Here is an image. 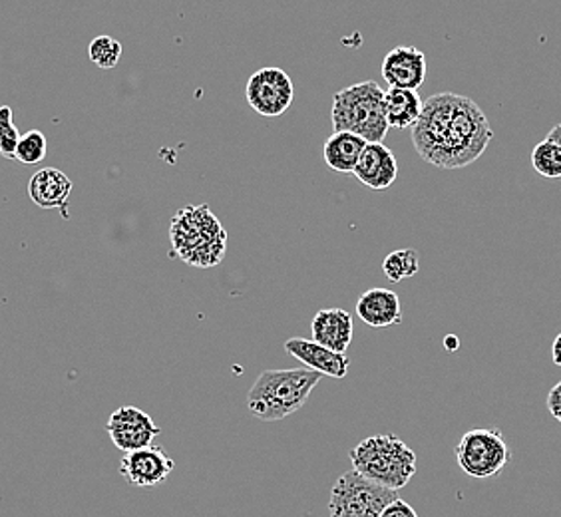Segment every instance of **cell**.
<instances>
[{
  "label": "cell",
  "mask_w": 561,
  "mask_h": 517,
  "mask_svg": "<svg viewBox=\"0 0 561 517\" xmlns=\"http://www.w3.org/2000/svg\"><path fill=\"white\" fill-rule=\"evenodd\" d=\"M494 140V129L472 97L440 92L424 100L412 126V143L422 162L440 170H462L474 163Z\"/></svg>",
  "instance_id": "obj_1"
},
{
  "label": "cell",
  "mask_w": 561,
  "mask_h": 517,
  "mask_svg": "<svg viewBox=\"0 0 561 517\" xmlns=\"http://www.w3.org/2000/svg\"><path fill=\"white\" fill-rule=\"evenodd\" d=\"M321 380L323 375L309 368L263 370L249 390V412L260 421H285L307 404Z\"/></svg>",
  "instance_id": "obj_2"
},
{
  "label": "cell",
  "mask_w": 561,
  "mask_h": 517,
  "mask_svg": "<svg viewBox=\"0 0 561 517\" xmlns=\"http://www.w3.org/2000/svg\"><path fill=\"white\" fill-rule=\"evenodd\" d=\"M173 255L192 267L209 269L226 257L227 233L209 205L180 209L170 226Z\"/></svg>",
  "instance_id": "obj_3"
},
{
  "label": "cell",
  "mask_w": 561,
  "mask_h": 517,
  "mask_svg": "<svg viewBox=\"0 0 561 517\" xmlns=\"http://www.w3.org/2000/svg\"><path fill=\"white\" fill-rule=\"evenodd\" d=\"M356 474L392 492L409 485L416 474V453L394 434L368 436L351 450Z\"/></svg>",
  "instance_id": "obj_4"
},
{
  "label": "cell",
  "mask_w": 561,
  "mask_h": 517,
  "mask_svg": "<svg viewBox=\"0 0 561 517\" xmlns=\"http://www.w3.org/2000/svg\"><path fill=\"white\" fill-rule=\"evenodd\" d=\"M333 131L355 134L367 143H382L389 134L385 116V92L375 80L343 88L333 96Z\"/></svg>",
  "instance_id": "obj_5"
},
{
  "label": "cell",
  "mask_w": 561,
  "mask_h": 517,
  "mask_svg": "<svg viewBox=\"0 0 561 517\" xmlns=\"http://www.w3.org/2000/svg\"><path fill=\"white\" fill-rule=\"evenodd\" d=\"M397 497V492L351 470L333 485L329 496V514L331 517H380L382 509Z\"/></svg>",
  "instance_id": "obj_6"
},
{
  "label": "cell",
  "mask_w": 561,
  "mask_h": 517,
  "mask_svg": "<svg viewBox=\"0 0 561 517\" xmlns=\"http://www.w3.org/2000/svg\"><path fill=\"white\" fill-rule=\"evenodd\" d=\"M456 462L470 478L486 480L502 474L512 460L504 434L497 428H478L466 432L456 446Z\"/></svg>",
  "instance_id": "obj_7"
},
{
  "label": "cell",
  "mask_w": 561,
  "mask_h": 517,
  "mask_svg": "<svg viewBox=\"0 0 561 517\" xmlns=\"http://www.w3.org/2000/svg\"><path fill=\"white\" fill-rule=\"evenodd\" d=\"M245 97L249 106L263 118H279L291 108L295 87L285 70L270 66L249 78Z\"/></svg>",
  "instance_id": "obj_8"
},
{
  "label": "cell",
  "mask_w": 561,
  "mask_h": 517,
  "mask_svg": "<svg viewBox=\"0 0 561 517\" xmlns=\"http://www.w3.org/2000/svg\"><path fill=\"white\" fill-rule=\"evenodd\" d=\"M106 430L112 444L124 453L148 448L162 434V428L150 414L138 406H119L114 410L106 422Z\"/></svg>",
  "instance_id": "obj_9"
},
{
  "label": "cell",
  "mask_w": 561,
  "mask_h": 517,
  "mask_svg": "<svg viewBox=\"0 0 561 517\" xmlns=\"http://www.w3.org/2000/svg\"><path fill=\"white\" fill-rule=\"evenodd\" d=\"M175 470V462L162 446L151 444L136 452H128L119 460V474L134 487H156L163 484Z\"/></svg>",
  "instance_id": "obj_10"
},
{
  "label": "cell",
  "mask_w": 561,
  "mask_h": 517,
  "mask_svg": "<svg viewBox=\"0 0 561 517\" xmlns=\"http://www.w3.org/2000/svg\"><path fill=\"white\" fill-rule=\"evenodd\" d=\"M382 78L390 88L419 92L426 80V56L414 46H397L385 56Z\"/></svg>",
  "instance_id": "obj_11"
},
{
  "label": "cell",
  "mask_w": 561,
  "mask_h": 517,
  "mask_svg": "<svg viewBox=\"0 0 561 517\" xmlns=\"http://www.w3.org/2000/svg\"><path fill=\"white\" fill-rule=\"evenodd\" d=\"M353 175L368 189H389L399 177L397 156L385 143H367Z\"/></svg>",
  "instance_id": "obj_12"
},
{
  "label": "cell",
  "mask_w": 561,
  "mask_h": 517,
  "mask_svg": "<svg viewBox=\"0 0 561 517\" xmlns=\"http://www.w3.org/2000/svg\"><path fill=\"white\" fill-rule=\"evenodd\" d=\"M285 351L295 356L309 370H314L323 377L345 378L351 367V358L343 353H335L327 346L314 343L313 338L293 336L285 343Z\"/></svg>",
  "instance_id": "obj_13"
},
{
  "label": "cell",
  "mask_w": 561,
  "mask_h": 517,
  "mask_svg": "<svg viewBox=\"0 0 561 517\" xmlns=\"http://www.w3.org/2000/svg\"><path fill=\"white\" fill-rule=\"evenodd\" d=\"M356 314L370 329H389L402 323L399 295L390 289L375 287L363 292L356 301Z\"/></svg>",
  "instance_id": "obj_14"
},
{
  "label": "cell",
  "mask_w": 561,
  "mask_h": 517,
  "mask_svg": "<svg viewBox=\"0 0 561 517\" xmlns=\"http://www.w3.org/2000/svg\"><path fill=\"white\" fill-rule=\"evenodd\" d=\"M353 317L345 309H321L311 321L314 343L346 355L353 343Z\"/></svg>",
  "instance_id": "obj_15"
},
{
  "label": "cell",
  "mask_w": 561,
  "mask_h": 517,
  "mask_svg": "<svg viewBox=\"0 0 561 517\" xmlns=\"http://www.w3.org/2000/svg\"><path fill=\"white\" fill-rule=\"evenodd\" d=\"M72 194V182L65 172L56 168H44L34 173L28 182V195L34 205L43 209H60L62 216L68 219V199Z\"/></svg>",
  "instance_id": "obj_16"
},
{
  "label": "cell",
  "mask_w": 561,
  "mask_h": 517,
  "mask_svg": "<svg viewBox=\"0 0 561 517\" xmlns=\"http://www.w3.org/2000/svg\"><path fill=\"white\" fill-rule=\"evenodd\" d=\"M365 148H367V141L355 134L333 131V136L324 141V163L333 172L353 173Z\"/></svg>",
  "instance_id": "obj_17"
},
{
  "label": "cell",
  "mask_w": 561,
  "mask_h": 517,
  "mask_svg": "<svg viewBox=\"0 0 561 517\" xmlns=\"http://www.w3.org/2000/svg\"><path fill=\"white\" fill-rule=\"evenodd\" d=\"M422 108L424 100L419 96L416 90L389 88L385 92V116L389 122V128L412 129L421 118Z\"/></svg>",
  "instance_id": "obj_18"
},
{
  "label": "cell",
  "mask_w": 561,
  "mask_h": 517,
  "mask_svg": "<svg viewBox=\"0 0 561 517\" xmlns=\"http://www.w3.org/2000/svg\"><path fill=\"white\" fill-rule=\"evenodd\" d=\"M382 271H385L387 279L392 283H402L404 279H411L421 271V257L414 249L392 251L382 261Z\"/></svg>",
  "instance_id": "obj_19"
},
{
  "label": "cell",
  "mask_w": 561,
  "mask_h": 517,
  "mask_svg": "<svg viewBox=\"0 0 561 517\" xmlns=\"http://www.w3.org/2000/svg\"><path fill=\"white\" fill-rule=\"evenodd\" d=\"M531 165L534 170L550 177V180H560L561 177V146L556 141L546 140L540 141L534 151H531Z\"/></svg>",
  "instance_id": "obj_20"
},
{
  "label": "cell",
  "mask_w": 561,
  "mask_h": 517,
  "mask_svg": "<svg viewBox=\"0 0 561 517\" xmlns=\"http://www.w3.org/2000/svg\"><path fill=\"white\" fill-rule=\"evenodd\" d=\"M88 56L98 68L112 70L118 66L119 58H122V44L106 34L96 36L88 46Z\"/></svg>",
  "instance_id": "obj_21"
},
{
  "label": "cell",
  "mask_w": 561,
  "mask_h": 517,
  "mask_svg": "<svg viewBox=\"0 0 561 517\" xmlns=\"http://www.w3.org/2000/svg\"><path fill=\"white\" fill-rule=\"evenodd\" d=\"M48 151V141L41 129H31L26 134H22L19 148H16V156L14 160H19L26 165H36L43 162Z\"/></svg>",
  "instance_id": "obj_22"
},
{
  "label": "cell",
  "mask_w": 561,
  "mask_h": 517,
  "mask_svg": "<svg viewBox=\"0 0 561 517\" xmlns=\"http://www.w3.org/2000/svg\"><path fill=\"white\" fill-rule=\"evenodd\" d=\"M19 141H21V131L12 122V108L0 106V156L7 160H14Z\"/></svg>",
  "instance_id": "obj_23"
},
{
  "label": "cell",
  "mask_w": 561,
  "mask_h": 517,
  "mask_svg": "<svg viewBox=\"0 0 561 517\" xmlns=\"http://www.w3.org/2000/svg\"><path fill=\"white\" fill-rule=\"evenodd\" d=\"M380 517H419V514H416V509L409 502L397 497L394 502H390L389 506L382 509Z\"/></svg>",
  "instance_id": "obj_24"
},
{
  "label": "cell",
  "mask_w": 561,
  "mask_h": 517,
  "mask_svg": "<svg viewBox=\"0 0 561 517\" xmlns=\"http://www.w3.org/2000/svg\"><path fill=\"white\" fill-rule=\"evenodd\" d=\"M548 410L551 416L561 424V382L551 388L548 394Z\"/></svg>",
  "instance_id": "obj_25"
},
{
  "label": "cell",
  "mask_w": 561,
  "mask_h": 517,
  "mask_svg": "<svg viewBox=\"0 0 561 517\" xmlns=\"http://www.w3.org/2000/svg\"><path fill=\"white\" fill-rule=\"evenodd\" d=\"M551 358H553V363L561 367V333L556 336V341H553V345H551Z\"/></svg>",
  "instance_id": "obj_26"
},
{
  "label": "cell",
  "mask_w": 561,
  "mask_h": 517,
  "mask_svg": "<svg viewBox=\"0 0 561 517\" xmlns=\"http://www.w3.org/2000/svg\"><path fill=\"white\" fill-rule=\"evenodd\" d=\"M548 140L556 141L558 146H561V124H558V126H553V128L550 129Z\"/></svg>",
  "instance_id": "obj_27"
}]
</instances>
